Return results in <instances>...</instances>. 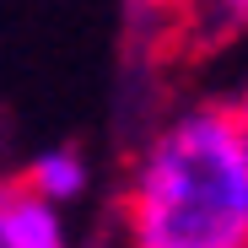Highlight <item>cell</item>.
<instances>
[{
	"instance_id": "obj_3",
	"label": "cell",
	"mask_w": 248,
	"mask_h": 248,
	"mask_svg": "<svg viewBox=\"0 0 248 248\" xmlns=\"http://www.w3.org/2000/svg\"><path fill=\"white\" fill-rule=\"evenodd\" d=\"M0 248H70V232H65V211L32 200L27 189L16 194L11 205V221L0 232Z\"/></svg>"
},
{
	"instance_id": "obj_2",
	"label": "cell",
	"mask_w": 248,
	"mask_h": 248,
	"mask_svg": "<svg viewBox=\"0 0 248 248\" xmlns=\"http://www.w3.org/2000/svg\"><path fill=\"white\" fill-rule=\"evenodd\" d=\"M16 184H22L32 200L54 205V211H70V205H81V200L92 194V162H87V151H81V146L60 140V146L32 151Z\"/></svg>"
},
{
	"instance_id": "obj_1",
	"label": "cell",
	"mask_w": 248,
	"mask_h": 248,
	"mask_svg": "<svg viewBox=\"0 0 248 248\" xmlns=\"http://www.w3.org/2000/svg\"><path fill=\"white\" fill-rule=\"evenodd\" d=\"M124 248H248V103H184L135 146Z\"/></svg>"
},
{
	"instance_id": "obj_5",
	"label": "cell",
	"mask_w": 248,
	"mask_h": 248,
	"mask_svg": "<svg viewBox=\"0 0 248 248\" xmlns=\"http://www.w3.org/2000/svg\"><path fill=\"white\" fill-rule=\"evenodd\" d=\"M216 6H221L232 22H243V16H248V0H216Z\"/></svg>"
},
{
	"instance_id": "obj_4",
	"label": "cell",
	"mask_w": 248,
	"mask_h": 248,
	"mask_svg": "<svg viewBox=\"0 0 248 248\" xmlns=\"http://www.w3.org/2000/svg\"><path fill=\"white\" fill-rule=\"evenodd\" d=\"M16 194H22V184H16V178H0V232H6V221H11Z\"/></svg>"
}]
</instances>
